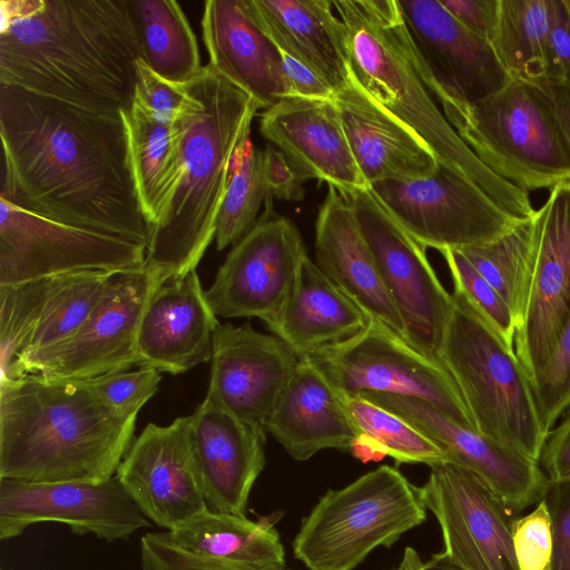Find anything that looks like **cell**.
I'll list each match as a JSON object with an SVG mask.
<instances>
[{"instance_id": "1", "label": "cell", "mask_w": 570, "mask_h": 570, "mask_svg": "<svg viewBox=\"0 0 570 570\" xmlns=\"http://www.w3.org/2000/svg\"><path fill=\"white\" fill-rule=\"evenodd\" d=\"M0 198L50 219L148 246L120 116L0 85Z\"/></svg>"}, {"instance_id": "2", "label": "cell", "mask_w": 570, "mask_h": 570, "mask_svg": "<svg viewBox=\"0 0 570 570\" xmlns=\"http://www.w3.org/2000/svg\"><path fill=\"white\" fill-rule=\"evenodd\" d=\"M0 85L100 115L132 106L141 58L127 0H1Z\"/></svg>"}, {"instance_id": "3", "label": "cell", "mask_w": 570, "mask_h": 570, "mask_svg": "<svg viewBox=\"0 0 570 570\" xmlns=\"http://www.w3.org/2000/svg\"><path fill=\"white\" fill-rule=\"evenodd\" d=\"M136 419H122L86 380L37 373L0 384V479L102 482L131 445Z\"/></svg>"}, {"instance_id": "4", "label": "cell", "mask_w": 570, "mask_h": 570, "mask_svg": "<svg viewBox=\"0 0 570 570\" xmlns=\"http://www.w3.org/2000/svg\"><path fill=\"white\" fill-rule=\"evenodd\" d=\"M197 104L178 124L183 173L151 226L146 268L163 284L196 269L212 240L237 156L261 106L209 65L187 83Z\"/></svg>"}, {"instance_id": "5", "label": "cell", "mask_w": 570, "mask_h": 570, "mask_svg": "<svg viewBox=\"0 0 570 570\" xmlns=\"http://www.w3.org/2000/svg\"><path fill=\"white\" fill-rule=\"evenodd\" d=\"M348 33L354 79L382 106L413 128L441 166L459 174L520 219L535 212L529 193L493 174L436 106L416 66L397 0L333 1Z\"/></svg>"}, {"instance_id": "6", "label": "cell", "mask_w": 570, "mask_h": 570, "mask_svg": "<svg viewBox=\"0 0 570 570\" xmlns=\"http://www.w3.org/2000/svg\"><path fill=\"white\" fill-rule=\"evenodd\" d=\"M452 301L439 360L456 383L475 430L539 462L549 432L530 376L514 348L460 291L453 288Z\"/></svg>"}, {"instance_id": "7", "label": "cell", "mask_w": 570, "mask_h": 570, "mask_svg": "<svg viewBox=\"0 0 570 570\" xmlns=\"http://www.w3.org/2000/svg\"><path fill=\"white\" fill-rule=\"evenodd\" d=\"M421 488L382 465L328 490L302 520L293 552L309 570H354L376 548H390L426 519Z\"/></svg>"}, {"instance_id": "8", "label": "cell", "mask_w": 570, "mask_h": 570, "mask_svg": "<svg viewBox=\"0 0 570 570\" xmlns=\"http://www.w3.org/2000/svg\"><path fill=\"white\" fill-rule=\"evenodd\" d=\"M448 121L493 174L522 190L570 181V145L532 82L512 79Z\"/></svg>"}, {"instance_id": "9", "label": "cell", "mask_w": 570, "mask_h": 570, "mask_svg": "<svg viewBox=\"0 0 570 570\" xmlns=\"http://www.w3.org/2000/svg\"><path fill=\"white\" fill-rule=\"evenodd\" d=\"M303 358L340 393L414 396L475 430L460 390L443 363L373 318L354 336Z\"/></svg>"}, {"instance_id": "10", "label": "cell", "mask_w": 570, "mask_h": 570, "mask_svg": "<svg viewBox=\"0 0 570 570\" xmlns=\"http://www.w3.org/2000/svg\"><path fill=\"white\" fill-rule=\"evenodd\" d=\"M147 246L63 224L0 198V285L146 266Z\"/></svg>"}, {"instance_id": "11", "label": "cell", "mask_w": 570, "mask_h": 570, "mask_svg": "<svg viewBox=\"0 0 570 570\" xmlns=\"http://www.w3.org/2000/svg\"><path fill=\"white\" fill-rule=\"evenodd\" d=\"M345 197L404 323L406 341L439 358L453 301L426 248L397 223L371 187Z\"/></svg>"}, {"instance_id": "12", "label": "cell", "mask_w": 570, "mask_h": 570, "mask_svg": "<svg viewBox=\"0 0 570 570\" xmlns=\"http://www.w3.org/2000/svg\"><path fill=\"white\" fill-rule=\"evenodd\" d=\"M371 189L406 232L439 252L491 243L523 220L441 165L429 177L385 180Z\"/></svg>"}, {"instance_id": "13", "label": "cell", "mask_w": 570, "mask_h": 570, "mask_svg": "<svg viewBox=\"0 0 570 570\" xmlns=\"http://www.w3.org/2000/svg\"><path fill=\"white\" fill-rule=\"evenodd\" d=\"M420 488L443 539V550L431 561L450 570H520L513 513L475 473L453 462L435 463Z\"/></svg>"}, {"instance_id": "14", "label": "cell", "mask_w": 570, "mask_h": 570, "mask_svg": "<svg viewBox=\"0 0 570 570\" xmlns=\"http://www.w3.org/2000/svg\"><path fill=\"white\" fill-rule=\"evenodd\" d=\"M117 272H79L0 285L1 380L28 373L40 357L69 340Z\"/></svg>"}, {"instance_id": "15", "label": "cell", "mask_w": 570, "mask_h": 570, "mask_svg": "<svg viewBox=\"0 0 570 570\" xmlns=\"http://www.w3.org/2000/svg\"><path fill=\"white\" fill-rule=\"evenodd\" d=\"M397 2L415 66L446 119L512 80L491 43L466 29L439 0Z\"/></svg>"}, {"instance_id": "16", "label": "cell", "mask_w": 570, "mask_h": 570, "mask_svg": "<svg viewBox=\"0 0 570 570\" xmlns=\"http://www.w3.org/2000/svg\"><path fill=\"white\" fill-rule=\"evenodd\" d=\"M255 226L227 254L213 284L205 291L216 316L273 318L294 284L307 255L292 220L265 202Z\"/></svg>"}, {"instance_id": "17", "label": "cell", "mask_w": 570, "mask_h": 570, "mask_svg": "<svg viewBox=\"0 0 570 570\" xmlns=\"http://www.w3.org/2000/svg\"><path fill=\"white\" fill-rule=\"evenodd\" d=\"M60 522L73 534L94 533L109 542L127 540L150 520L117 476L102 482H26L0 479V539L32 524Z\"/></svg>"}, {"instance_id": "18", "label": "cell", "mask_w": 570, "mask_h": 570, "mask_svg": "<svg viewBox=\"0 0 570 570\" xmlns=\"http://www.w3.org/2000/svg\"><path fill=\"white\" fill-rule=\"evenodd\" d=\"M160 284L146 266L112 274L79 330L38 358L27 374L83 381L136 365L140 317L151 292Z\"/></svg>"}, {"instance_id": "19", "label": "cell", "mask_w": 570, "mask_h": 570, "mask_svg": "<svg viewBox=\"0 0 570 570\" xmlns=\"http://www.w3.org/2000/svg\"><path fill=\"white\" fill-rule=\"evenodd\" d=\"M532 272L513 348L531 382L547 363L570 312V181L534 212Z\"/></svg>"}, {"instance_id": "20", "label": "cell", "mask_w": 570, "mask_h": 570, "mask_svg": "<svg viewBox=\"0 0 570 570\" xmlns=\"http://www.w3.org/2000/svg\"><path fill=\"white\" fill-rule=\"evenodd\" d=\"M147 519L171 531L207 509L197 466L191 415L149 423L115 474Z\"/></svg>"}, {"instance_id": "21", "label": "cell", "mask_w": 570, "mask_h": 570, "mask_svg": "<svg viewBox=\"0 0 570 570\" xmlns=\"http://www.w3.org/2000/svg\"><path fill=\"white\" fill-rule=\"evenodd\" d=\"M354 395L409 422L441 446L449 462L482 479L512 513L535 505L546 497L550 482L538 462L456 423L431 403L396 394L368 392Z\"/></svg>"}, {"instance_id": "22", "label": "cell", "mask_w": 570, "mask_h": 570, "mask_svg": "<svg viewBox=\"0 0 570 570\" xmlns=\"http://www.w3.org/2000/svg\"><path fill=\"white\" fill-rule=\"evenodd\" d=\"M298 362L274 334H263L248 323H218L206 395L242 421L265 429Z\"/></svg>"}, {"instance_id": "23", "label": "cell", "mask_w": 570, "mask_h": 570, "mask_svg": "<svg viewBox=\"0 0 570 570\" xmlns=\"http://www.w3.org/2000/svg\"><path fill=\"white\" fill-rule=\"evenodd\" d=\"M218 323L196 269L158 285L138 325L136 365L180 374L209 361Z\"/></svg>"}, {"instance_id": "24", "label": "cell", "mask_w": 570, "mask_h": 570, "mask_svg": "<svg viewBox=\"0 0 570 570\" xmlns=\"http://www.w3.org/2000/svg\"><path fill=\"white\" fill-rule=\"evenodd\" d=\"M259 132L307 177L350 196L366 184L333 99L285 97L261 115Z\"/></svg>"}, {"instance_id": "25", "label": "cell", "mask_w": 570, "mask_h": 570, "mask_svg": "<svg viewBox=\"0 0 570 570\" xmlns=\"http://www.w3.org/2000/svg\"><path fill=\"white\" fill-rule=\"evenodd\" d=\"M190 415L207 509L245 515L265 465L266 430L242 421L207 395Z\"/></svg>"}, {"instance_id": "26", "label": "cell", "mask_w": 570, "mask_h": 570, "mask_svg": "<svg viewBox=\"0 0 570 570\" xmlns=\"http://www.w3.org/2000/svg\"><path fill=\"white\" fill-rule=\"evenodd\" d=\"M333 101L366 184L433 175L439 160L425 140L375 100L352 76Z\"/></svg>"}, {"instance_id": "27", "label": "cell", "mask_w": 570, "mask_h": 570, "mask_svg": "<svg viewBox=\"0 0 570 570\" xmlns=\"http://www.w3.org/2000/svg\"><path fill=\"white\" fill-rule=\"evenodd\" d=\"M202 33L208 65L261 108L285 98L282 52L256 20L249 0H207Z\"/></svg>"}, {"instance_id": "28", "label": "cell", "mask_w": 570, "mask_h": 570, "mask_svg": "<svg viewBox=\"0 0 570 570\" xmlns=\"http://www.w3.org/2000/svg\"><path fill=\"white\" fill-rule=\"evenodd\" d=\"M315 264L370 318L406 340L404 323L387 292L348 199L335 187L315 226Z\"/></svg>"}, {"instance_id": "29", "label": "cell", "mask_w": 570, "mask_h": 570, "mask_svg": "<svg viewBox=\"0 0 570 570\" xmlns=\"http://www.w3.org/2000/svg\"><path fill=\"white\" fill-rule=\"evenodd\" d=\"M265 430L297 461L325 449L350 452L360 435L340 393L306 358H299Z\"/></svg>"}, {"instance_id": "30", "label": "cell", "mask_w": 570, "mask_h": 570, "mask_svg": "<svg viewBox=\"0 0 570 570\" xmlns=\"http://www.w3.org/2000/svg\"><path fill=\"white\" fill-rule=\"evenodd\" d=\"M252 11L278 50L305 65L335 91L346 85L348 33L331 0H249Z\"/></svg>"}, {"instance_id": "31", "label": "cell", "mask_w": 570, "mask_h": 570, "mask_svg": "<svg viewBox=\"0 0 570 570\" xmlns=\"http://www.w3.org/2000/svg\"><path fill=\"white\" fill-rule=\"evenodd\" d=\"M368 320L306 255L283 306L265 324L303 358L318 348L354 336Z\"/></svg>"}, {"instance_id": "32", "label": "cell", "mask_w": 570, "mask_h": 570, "mask_svg": "<svg viewBox=\"0 0 570 570\" xmlns=\"http://www.w3.org/2000/svg\"><path fill=\"white\" fill-rule=\"evenodd\" d=\"M120 118L139 205L153 226L181 177L180 126L151 118L134 104L120 112Z\"/></svg>"}, {"instance_id": "33", "label": "cell", "mask_w": 570, "mask_h": 570, "mask_svg": "<svg viewBox=\"0 0 570 570\" xmlns=\"http://www.w3.org/2000/svg\"><path fill=\"white\" fill-rule=\"evenodd\" d=\"M279 517L252 521L245 515L205 509L167 531L184 550L262 568L285 567V550L275 522Z\"/></svg>"}, {"instance_id": "34", "label": "cell", "mask_w": 570, "mask_h": 570, "mask_svg": "<svg viewBox=\"0 0 570 570\" xmlns=\"http://www.w3.org/2000/svg\"><path fill=\"white\" fill-rule=\"evenodd\" d=\"M137 30L141 58L160 77L181 85L203 67L196 37L177 1L127 0Z\"/></svg>"}, {"instance_id": "35", "label": "cell", "mask_w": 570, "mask_h": 570, "mask_svg": "<svg viewBox=\"0 0 570 570\" xmlns=\"http://www.w3.org/2000/svg\"><path fill=\"white\" fill-rule=\"evenodd\" d=\"M550 0H500L491 46L511 79L544 77Z\"/></svg>"}, {"instance_id": "36", "label": "cell", "mask_w": 570, "mask_h": 570, "mask_svg": "<svg viewBox=\"0 0 570 570\" xmlns=\"http://www.w3.org/2000/svg\"><path fill=\"white\" fill-rule=\"evenodd\" d=\"M458 250L500 294L513 313L518 326L525 308L532 272V217L521 220L491 243Z\"/></svg>"}, {"instance_id": "37", "label": "cell", "mask_w": 570, "mask_h": 570, "mask_svg": "<svg viewBox=\"0 0 570 570\" xmlns=\"http://www.w3.org/2000/svg\"><path fill=\"white\" fill-rule=\"evenodd\" d=\"M340 393V392H338ZM360 435L397 464L449 462L446 452L399 415L360 396L340 393Z\"/></svg>"}, {"instance_id": "38", "label": "cell", "mask_w": 570, "mask_h": 570, "mask_svg": "<svg viewBox=\"0 0 570 570\" xmlns=\"http://www.w3.org/2000/svg\"><path fill=\"white\" fill-rule=\"evenodd\" d=\"M267 198L262 173V150L246 144L237 156L216 222V248L236 244L258 220Z\"/></svg>"}, {"instance_id": "39", "label": "cell", "mask_w": 570, "mask_h": 570, "mask_svg": "<svg viewBox=\"0 0 570 570\" xmlns=\"http://www.w3.org/2000/svg\"><path fill=\"white\" fill-rule=\"evenodd\" d=\"M440 253L446 262L454 288L460 291L479 315L513 347L517 321L508 304L460 250L444 249Z\"/></svg>"}, {"instance_id": "40", "label": "cell", "mask_w": 570, "mask_h": 570, "mask_svg": "<svg viewBox=\"0 0 570 570\" xmlns=\"http://www.w3.org/2000/svg\"><path fill=\"white\" fill-rule=\"evenodd\" d=\"M531 383L540 417L550 432L570 407V312L547 363Z\"/></svg>"}, {"instance_id": "41", "label": "cell", "mask_w": 570, "mask_h": 570, "mask_svg": "<svg viewBox=\"0 0 570 570\" xmlns=\"http://www.w3.org/2000/svg\"><path fill=\"white\" fill-rule=\"evenodd\" d=\"M136 70L132 104L151 118L174 125L196 106L197 98L187 85L160 77L142 59L137 60Z\"/></svg>"}, {"instance_id": "42", "label": "cell", "mask_w": 570, "mask_h": 570, "mask_svg": "<svg viewBox=\"0 0 570 570\" xmlns=\"http://www.w3.org/2000/svg\"><path fill=\"white\" fill-rule=\"evenodd\" d=\"M160 372L151 367L121 371L86 380L94 393L118 416L136 419L158 391Z\"/></svg>"}, {"instance_id": "43", "label": "cell", "mask_w": 570, "mask_h": 570, "mask_svg": "<svg viewBox=\"0 0 570 570\" xmlns=\"http://www.w3.org/2000/svg\"><path fill=\"white\" fill-rule=\"evenodd\" d=\"M140 570H291L262 568L194 553L174 543L167 531L148 532L140 539Z\"/></svg>"}, {"instance_id": "44", "label": "cell", "mask_w": 570, "mask_h": 570, "mask_svg": "<svg viewBox=\"0 0 570 570\" xmlns=\"http://www.w3.org/2000/svg\"><path fill=\"white\" fill-rule=\"evenodd\" d=\"M513 547L520 570H549L552 558V522L543 498L528 514L514 519Z\"/></svg>"}, {"instance_id": "45", "label": "cell", "mask_w": 570, "mask_h": 570, "mask_svg": "<svg viewBox=\"0 0 570 570\" xmlns=\"http://www.w3.org/2000/svg\"><path fill=\"white\" fill-rule=\"evenodd\" d=\"M262 173L267 191L266 200H302L307 177L275 145L267 142L262 150Z\"/></svg>"}, {"instance_id": "46", "label": "cell", "mask_w": 570, "mask_h": 570, "mask_svg": "<svg viewBox=\"0 0 570 570\" xmlns=\"http://www.w3.org/2000/svg\"><path fill=\"white\" fill-rule=\"evenodd\" d=\"M570 82V14L564 0H550L544 77Z\"/></svg>"}, {"instance_id": "47", "label": "cell", "mask_w": 570, "mask_h": 570, "mask_svg": "<svg viewBox=\"0 0 570 570\" xmlns=\"http://www.w3.org/2000/svg\"><path fill=\"white\" fill-rule=\"evenodd\" d=\"M552 522L549 570H570V481L550 483L544 497Z\"/></svg>"}, {"instance_id": "48", "label": "cell", "mask_w": 570, "mask_h": 570, "mask_svg": "<svg viewBox=\"0 0 570 570\" xmlns=\"http://www.w3.org/2000/svg\"><path fill=\"white\" fill-rule=\"evenodd\" d=\"M466 29L487 41L493 36L500 0H439Z\"/></svg>"}, {"instance_id": "49", "label": "cell", "mask_w": 570, "mask_h": 570, "mask_svg": "<svg viewBox=\"0 0 570 570\" xmlns=\"http://www.w3.org/2000/svg\"><path fill=\"white\" fill-rule=\"evenodd\" d=\"M538 463L550 483L570 481V415L549 432Z\"/></svg>"}, {"instance_id": "50", "label": "cell", "mask_w": 570, "mask_h": 570, "mask_svg": "<svg viewBox=\"0 0 570 570\" xmlns=\"http://www.w3.org/2000/svg\"><path fill=\"white\" fill-rule=\"evenodd\" d=\"M285 97L333 99L335 90L298 60L282 52Z\"/></svg>"}, {"instance_id": "51", "label": "cell", "mask_w": 570, "mask_h": 570, "mask_svg": "<svg viewBox=\"0 0 570 570\" xmlns=\"http://www.w3.org/2000/svg\"><path fill=\"white\" fill-rule=\"evenodd\" d=\"M532 83L553 110L570 145V82L539 79Z\"/></svg>"}, {"instance_id": "52", "label": "cell", "mask_w": 570, "mask_h": 570, "mask_svg": "<svg viewBox=\"0 0 570 570\" xmlns=\"http://www.w3.org/2000/svg\"><path fill=\"white\" fill-rule=\"evenodd\" d=\"M420 570H450L441 564H438L431 560L423 562Z\"/></svg>"}]
</instances>
